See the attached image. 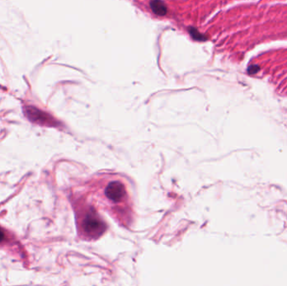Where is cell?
<instances>
[{"instance_id": "cell-1", "label": "cell", "mask_w": 287, "mask_h": 286, "mask_svg": "<svg viewBox=\"0 0 287 286\" xmlns=\"http://www.w3.org/2000/svg\"><path fill=\"white\" fill-rule=\"evenodd\" d=\"M82 229L90 237H98L104 232V224L95 212H88L82 221Z\"/></svg>"}, {"instance_id": "cell-2", "label": "cell", "mask_w": 287, "mask_h": 286, "mask_svg": "<svg viewBox=\"0 0 287 286\" xmlns=\"http://www.w3.org/2000/svg\"><path fill=\"white\" fill-rule=\"evenodd\" d=\"M105 195L109 201L115 203L123 202L126 196L124 185L119 181H112L105 189Z\"/></svg>"}, {"instance_id": "cell-3", "label": "cell", "mask_w": 287, "mask_h": 286, "mask_svg": "<svg viewBox=\"0 0 287 286\" xmlns=\"http://www.w3.org/2000/svg\"><path fill=\"white\" fill-rule=\"evenodd\" d=\"M25 112H26L27 116L29 119L35 121V122L37 121L39 123H43V122L47 121V115L41 111L36 109L35 107H25Z\"/></svg>"}, {"instance_id": "cell-4", "label": "cell", "mask_w": 287, "mask_h": 286, "mask_svg": "<svg viewBox=\"0 0 287 286\" xmlns=\"http://www.w3.org/2000/svg\"><path fill=\"white\" fill-rule=\"evenodd\" d=\"M150 7L154 13H156L157 15L163 16L167 13L166 5L162 0H152L150 2Z\"/></svg>"}, {"instance_id": "cell-5", "label": "cell", "mask_w": 287, "mask_h": 286, "mask_svg": "<svg viewBox=\"0 0 287 286\" xmlns=\"http://www.w3.org/2000/svg\"><path fill=\"white\" fill-rule=\"evenodd\" d=\"M190 34H191V35L194 37V39H198V40H203V39H205V38L203 37V36L198 33V31H196V29H190Z\"/></svg>"}, {"instance_id": "cell-6", "label": "cell", "mask_w": 287, "mask_h": 286, "mask_svg": "<svg viewBox=\"0 0 287 286\" xmlns=\"http://www.w3.org/2000/svg\"><path fill=\"white\" fill-rule=\"evenodd\" d=\"M259 71V65H250V66H249V67L248 68V74H250V75H254V74H256V73H257Z\"/></svg>"}, {"instance_id": "cell-7", "label": "cell", "mask_w": 287, "mask_h": 286, "mask_svg": "<svg viewBox=\"0 0 287 286\" xmlns=\"http://www.w3.org/2000/svg\"><path fill=\"white\" fill-rule=\"evenodd\" d=\"M4 237H5V235H4V232L2 229H0V242H2V241L4 239Z\"/></svg>"}]
</instances>
